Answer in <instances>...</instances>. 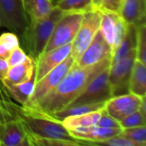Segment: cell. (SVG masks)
Segmentation results:
<instances>
[{
	"mask_svg": "<svg viewBox=\"0 0 146 146\" xmlns=\"http://www.w3.org/2000/svg\"><path fill=\"white\" fill-rule=\"evenodd\" d=\"M17 114L27 135L44 139L78 141L64 127L62 121L37 109L25 105L17 106Z\"/></svg>",
	"mask_w": 146,
	"mask_h": 146,
	"instance_id": "obj_2",
	"label": "cell"
},
{
	"mask_svg": "<svg viewBox=\"0 0 146 146\" xmlns=\"http://www.w3.org/2000/svg\"><path fill=\"white\" fill-rule=\"evenodd\" d=\"M18 46H20V40L15 33L12 32L2 33L0 35V58L7 60L11 51Z\"/></svg>",
	"mask_w": 146,
	"mask_h": 146,
	"instance_id": "obj_24",
	"label": "cell"
},
{
	"mask_svg": "<svg viewBox=\"0 0 146 146\" xmlns=\"http://www.w3.org/2000/svg\"><path fill=\"white\" fill-rule=\"evenodd\" d=\"M146 0H123L119 16L127 24L138 26L145 23Z\"/></svg>",
	"mask_w": 146,
	"mask_h": 146,
	"instance_id": "obj_15",
	"label": "cell"
},
{
	"mask_svg": "<svg viewBox=\"0 0 146 146\" xmlns=\"http://www.w3.org/2000/svg\"><path fill=\"white\" fill-rule=\"evenodd\" d=\"M110 58L85 67L79 66L74 62L60 83L48 95L31 108L50 115L67 107L84 91L94 77L110 67Z\"/></svg>",
	"mask_w": 146,
	"mask_h": 146,
	"instance_id": "obj_1",
	"label": "cell"
},
{
	"mask_svg": "<svg viewBox=\"0 0 146 146\" xmlns=\"http://www.w3.org/2000/svg\"><path fill=\"white\" fill-rule=\"evenodd\" d=\"M112 57L111 46L104 38L100 31H98L93 40L87 46L83 54L75 62L81 67L96 64L104 59Z\"/></svg>",
	"mask_w": 146,
	"mask_h": 146,
	"instance_id": "obj_11",
	"label": "cell"
},
{
	"mask_svg": "<svg viewBox=\"0 0 146 146\" xmlns=\"http://www.w3.org/2000/svg\"><path fill=\"white\" fill-rule=\"evenodd\" d=\"M92 3H93V6L95 9H98V7L100 6V3L102 2V0H92Z\"/></svg>",
	"mask_w": 146,
	"mask_h": 146,
	"instance_id": "obj_35",
	"label": "cell"
},
{
	"mask_svg": "<svg viewBox=\"0 0 146 146\" xmlns=\"http://www.w3.org/2000/svg\"><path fill=\"white\" fill-rule=\"evenodd\" d=\"M128 92L139 97H146L145 64L135 60L128 83Z\"/></svg>",
	"mask_w": 146,
	"mask_h": 146,
	"instance_id": "obj_16",
	"label": "cell"
},
{
	"mask_svg": "<svg viewBox=\"0 0 146 146\" xmlns=\"http://www.w3.org/2000/svg\"><path fill=\"white\" fill-rule=\"evenodd\" d=\"M92 145H111V146H138L137 144H135L134 142L131 141L130 139H127L126 137L118 134L110 138H108L106 139H104L102 141L99 142H95L92 143Z\"/></svg>",
	"mask_w": 146,
	"mask_h": 146,
	"instance_id": "obj_29",
	"label": "cell"
},
{
	"mask_svg": "<svg viewBox=\"0 0 146 146\" xmlns=\"http://www.w3.org/2000/svg\"><path fill=\"white\" fill-rule=\"evenodd\" d=\"M109 68L100 72L87 85L84 91L68 106L76 104L105 103L112 98L111 87L109 82Z\"/></svg>",
	"mask_w": 146,
	"mask_h": 146,
	"instance_id": "obj_8",
	"label": "cell"
},
{
	"mask_svg": "<svg viewBox=\"0 0 146 146\" xmlns=\"http://www.w3.org/2000/svg\"><path fill=\"white\" fill-rule=\"evenodd\" d=\"M127 27H128V25L118 15V17L116 19V22H115L114 41H113V44L111 46L112 56L115 53V51L116 50V49L118 48V46L120 45V44L121 43L122 39L124 38L125 35L127 33Z\"/></svg>",
	"mask_w": 146,
	"mask_h": 146,
	"instance_id": "obj_27",
	"label": "cell"
},
{
	"mask_svg": "<svg viewBox=\"0 0 146 146\" xmlns=\"http://www.w3.org/2000/svg\"><path fill=\"white\" fill-rule=\"evenodd\" d=\"M35 74L27 81L18 84L5 86L9 93L10 97L15 99L21 105H23L27 103L28 98L33 92L35 86Z\"/></svg>",
	"mask_w": 146,
	"mask_h": 146,
	"instance_id": "obj_20",
	"label": "cell"
},
{
	"mask_svg": "<svg viewBox=\"0 0 146 146\" xmlns=\"http://www.w3.org/2000/svg\"><path fill=\"white\" fill-rule=\"evenodd\" d=\"M136 27V59L146 64L145 23Z\"/></svg>",
	"mask_w": 146,
	"mask_h": 146,
	"instance_id": "obj_25",
	"label": "cell"
},
{
	"mask_svg": "<svg viewBox=\"0 0 146 146\" xmlns=\"http://www.w3.org/2000/svg\"><path fill=\"white\" fill-rule=\"evenodd\" d=\"M74 62V59L69 55L64 61H62L60 64L47 73L42 79L35 82L33 94L23 105L33 107L39 100L48 95L60 83Z\"/></svg>",
	"mask_w": 146,
	"mask_h": 146,
	"instance_id": "obj_6",
	"label": "cell"
},
{
	"mask_svg": "<svg viewBox=\"0 0 146 146\" xmlns=\"http://www.w3.org/2000/svg\"><path fill=\"white\" fill-rule=\"evenodd\" d=\"M103 110L80 115L68 116L64 118L62 121V123L68 131L74 130L75 128L82 127L95 126L101 116Z\"/></svg>",
	"mask_w": 146,
	"mask_h": 146,
	"instance_id": "obj_18",
	"label": "cell"
},
{
	"mask_svg": "<svg viewBox=\"0 0 146 146\" xmlns=\"http://www.w3.org/2000/svg\"><path fill=\"white\" fill-rule=\"evenodd\" d=\"M133 49H136V27L128 25L124 38L111 57L110 64L115 63L127 56Z\"/></svg>",
	"mask_w": 146,
	"mask_h": 146,
	"instance_id": "obj_21",
	"label": "cell"
},
{
	"mask_svg": "<svg viewBox=\"0 0 146 146\" xmlns=\"http://www.w3.org/2000/svg\"><path fill=\"white\" fill-rule=\"evenodd\" d=\"M105 103H98V104H76L67 106L55 113L50 114L55 119L62 121L64 118L74 115H80L93 111H98L104 109ZM49 115V114H48Z\"/></svg>",
	"mask_w": 146,
	"mask_h": 146,
	"instance_id": "obj_17",
	"label": "cell"
},
{
	"mask_svg": "<svg viewBox=\"0 0 146 146\" xmlns=\"http://www.w3.org/2000/svg\"><path fill=\"white\" fill-rule=\"evenodd\" d=\"M136 60V49L118 62L110 64L109 68V82L112 97L128 93V83L131 72Z\"/></svg>",
	"mask_w": 146,
	"mask_h": 146,
	"instance_id": "obj_9",
	"label": "cell"
},
{
	"mask_svg": "<svg viewBox=\"0 0 146 146\" xmlns=\"http://www.w3.org/2000/svg\"><path fill=\"white\" fill-rule=\"evenodd\" d=\"M56 7L64 14H85L95 9L92 0H60Z\"/></svg>",
	"mask_w": 146,
	"mask_h": 146,
	"instance_id": "obj_22",
	"label": "cell"
},
{
	"mask_svg": "<svg viewBox=\"0 0 146 146\" xmlns=\"http://www.w3.org/2000/svg\"></svg>",
	"mask_w": 146,
	"mask_h": 146,
	"instance_id": "obj_37",
	"label": "cell"
},
{
	"mask_svg": "<svg viewBox=\"0 0 146 146\" xmlns=\"http://www.w3.org/2000/svg\"><path fill=\"white\" fill-rule=\"evenodd\" d=\"M29 24L22 0H0V27L20 38Z\"/></svg>",
	"mask_w": 146,
	"mask_h": 146,
	"instance_id": "obj_7",
	"label": "cell"
},
{
	"mask_svg": "<svg viewBox=\"0 0 146 146\" xmlns=\"http://www.w3.org/2000/svg\"><path fill=\"white\" fill-rule=\"evenodd\" d=\"M143 98L131 92L115 96L105 102L104 110L115 120L121 121L127 115L139 110Z\"/></svg>",
	"mask_w": 146,
	"mask_h": 146,
	"instance_id": "obj_10",
	"label": "cell"
},
{
	"mask_svg": "<svg viewBox=\"0 0 146 146\" xmlns=\"http://www.w3.org/2000/svg\"><path fill=\"white\" fill-rule=\"evenodd\" d=\"M63 15L64 13L55 6L46 16L29 21L27 27L19 38L27 55L36 61L43 54L56 24Z\"/></svg>",
	"mask_w": 146,
	"mask_h": 146,
	"instance_id": "obj_3",
	"label": "cell"
},
{
	"mask_svg": "<svg viewBox=\"0 0 146 146\" xmlns=\"http://www.w3.org/2000/svg\"><path fill=\"white\" fill-rule=\"evenodd\" d=\"M27 56V55L22 48H21L20 46L15 48L11 51L9 57L7 58V62H8L9 68L23 62L26 60Z\"/></svg>",
	"mask_w": 146,
	"mask_h": 146,
	"instance_id": "obj_32",
	"label": "cell"
},
{
	"mask_svg": "<svg viewBox=\"0 0 146 146\" xmlns=\"http://www.w3.org/2000/svg\"><path fill=\"white\" fill-rule=\"evenodd\" d=\"M95 126L104 128H121L120 121H118L114 117L107 114L104 109L102 110L101 116Z\"/></svg>",
	"mask_w": 146,
	"mask_h": 146,
	"instance_id": "obj_30",
	"label": "cell"
},
{
	"mask_svg": "<svg viewBox=\"0 0 146 146\" xmlns=\"http://www.w3.org/2000/svg\"><path fill=\"white\" fill-rule=\"evenodd\" d=\"M139 111L145 116L146 117V101H145V97H144L142 98V102L140 104V106H139Z\"/></svg>",
	"mask_w": 146,
	"mask_h": 146,
	"instance_id": "obj_34",
	"label": "cell"
},
{
	"mask_svg": "<svg viewBox=\"0 0 146 146\" xmlns=\"http://www.w3.org/2000/svg\"><path fill=\"white\" fill-rule=\"evenodd\" d=\"M101 21V11L94 9L84 14L81 24L72 42L70 56L77 61L93 40L99 31Z\"/></svg>",
	"mask_w": 146,
	"mask_h": 146,
	"instance_id": "obj_4",
	"label": "cell"
},
{
	"mask_svg": "<svg viewBox=\"0 0 146 146\" xmlns=\"http://www.w3.org/2000/svg\"><path fill=\"white\" fill-rule=\"evenodd\" d=\"M22 2L29 21L46 16L55 7L50 0H22Z\"/></svg>",
	"mask_w": 146,
	"mask_h": 146,
	"instance_id": "obj_19",
	"label": "cell"
},
{
	"mask_svg": "<svg viewBox=\"0 0 146 146\" xmlns=\"http://www.w3.org/2000/svg\"><path fill=\"white\" fill-rule=\"evenodd\" d=\"M35 60L31 56L27 55L23 62L9 68L6 77L2 80V81L5 86L23 83L28 80L35 74Z\"/></svg>",
	"mask_w": 146,
	"mask_h": 146,
	"instance_id": "obj_14",
	"label": "cell"
},
{
	"mask_svg": "<svg viewBox=\"0 0 146 146\" xmlns=\"http://www.w3.org/2000/svg\"><path fill=\"white\" fill-rule=\"evenodd\" d=\"M0 145L5 146H30L27 131L19 118L0 125Z\"/></svg>",
	"mask_w": 146,
	"mask_h": 146,
	"instance_id": "obj_13",
	"label": "cell"
},
{
	"mask_svg": "<svg viewBox=\"0 0 146 146\" xmlns=\"http://www.w3.org/2000/svg\"><path fill=\"white\" fill-rule=\"evenodd\" d=\"M72 43L52 49L43 53L35 62V80L36 82L42 79L47 73L64 61L71 53Z\"/></svg>",
	"mask_w": 146,
	"mask_h": 146,
	"instance_id": "obj_12",
	"label": "cell"
},
{
	"mask_svg": "<svg viewBox=\"0 0 146 146\" xmlns=\"http://www.w3.org/2000/svg\"><path fill=\"white\" fill-rule=\"evenodd\" d=\"M119 15L101 11V21L99 31L107 43L112 46L115 30V22Z\"/></svg>",
	"mask_w": 146,
	"mask_h": 146,
	"instance_id": "obj_23",
	"label": "cell"
},
{
	"mask_svg": "<svg viewBox=\"0 0 146 146\" xmlns=\"http://www.w3.org/2000/svg\"><path fill=\"white\" fill-rule=\"evenodd\" d=\"M9 66L8 64V62L6 59H1L0 58V79L3 80L9 71Z\"/></svg>",
	"mask_w": 146,
	"mask_h": 146,
	"instance_id": "obj_33",
	"label": "cell"
},
{
	"mask_svg": "<svg viewBox=\"0 0 146 146\" xmlns=\"http://www.w3.org/2000/svg\"><path fill=\"white\" fill-rule=\"evenodd\" d=\"M51 1V3H52V4L54 5V6H56V4L60 1V0H50Z\"/></svg>",
	"mask_w": 146,
	"mask_h": 146,
	"instance_id": "obj_36",
	"label": "cell"
},
{
	"mask_svg": "<svg viewBox=\"0 0 146 146\" xmlns=\"http://www.w3.org/2000/svg\"><path fill=\"white\" fill-rule=\"evenodd\" d=\"M121 135L126 137L131 141L137 144L138 146L146 145V128L145 126L122 128Z\"/></svg>",
	"mask_w": 146,
	"mask_h": 146,
	"instance_id": "obj_26",
	"label": "cell"
},
{
	"mask_svg": "<svg viewBox=\"0 0 146 146\" xmlns=\"http://www.w3.org/2000/svg\"><path fill=\"white\" fill-rule=\"evenodd\" d=\"M84 14H64L56 24L43 53L72 43L81 24Z\"/></svg>",
	"mask_w": 146,
	"mask_h": 146,
	"instance_id": "obj_5",
	"label": "cell"
},
{
	"mask_svg": "<svg viewBox=\"0 0 146 146\" xmlns=\"http://www.w3.org/2000/svg\"><path fill=\"white\" fill-rule=\"evenodd\" d=\"M123 0H102L98 10L119 15Z\"/></svg>",
	"mask_w": 146,
	"mask_h": 146,
	"instance_id": "obj_31",
	"label": "cell"
},
{
	"mask_svg": "<svg viewBox=\"0 0 146 146\" xmlns=\"http://www.w3.org/2000/svg\"><path fill=\"white\" fill-rule=\"evenodd\" d=\"M145 119L146 117H145L139 110H137L125 117L122 121H120V124L121 128L141 127L145 126Z\"/></svg>",
	"mask_w": 146,
	"mask_h": 146,
	"instance_id": "obj_28",
	"label": "cell"
}]
</instances>
